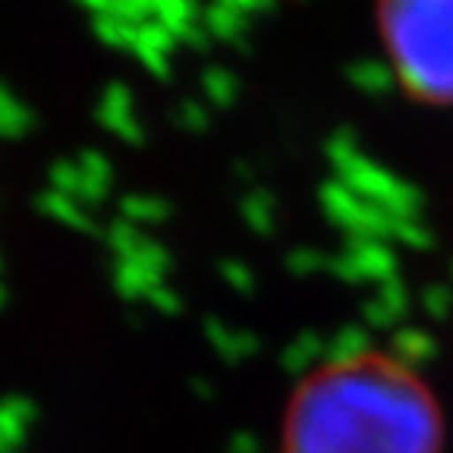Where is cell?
Instances as JSON below:
<instances>
[{
	"instance_id": "obj_2",
	"label": "cell",
	"mask_w": 453,
	"mask_h": 453,
	"mask_svg": "<svg viewBox=\"0 0 453 453\" xmlns=\"http://www.w3.org/2000/svg\"><path fill=\"white\" fill-rule=\"evenodd\" d=\"M378 35L410 98L453 104V0H378Z\"/></svg>"
},
{
	"instance_id": "obj_1",
	"label": "cell",
	"mask_w": 453,
	"mask_h": 453,
	"mask_svg": "<svg viewBox=\"0 0 453 453\" xmlns=\"http://www.w3.org/2000/svg\"><path fill=\"white\" fill-rule=\"evenodd\" d=\"M444 418L432 388L388 353H353L303 378L280 453H438Z\"/></svg>"
}]
</instances>
